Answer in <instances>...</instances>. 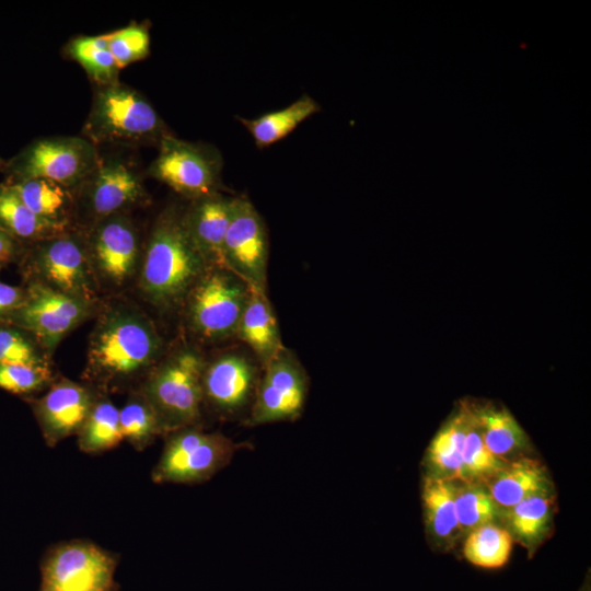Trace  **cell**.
Returning <instances> with one entry per match:
<instances>
[{
    "label": "cell",
    "mask_w": 591,
    "mask_h": 591,
    "mask_svg": "<svg viewBox=\"0 0 591 591\" xmlns=\"http://www.w3.org/2000/svg\"><path fill=\"white\" fill-rule=\"evenodd\" d=\"M209 269L184 224L183 213L171 209L155 222L140 273L147 299L161 309L185 302L188 293Z\"/></svg>",
    "instance_id": "obj_1"
},
{
    "label": "cell",
    "mask_w": 591,
    "mask_h": 591,
    "mask_svg": "<svg viewBox=\"0 0 591 591\" xmlns=\"http://www.w3.org/2000/svg\"><path fill=\"white\" fill-rule=\"evenodd\" d=\"M162 348L161 337L144 315L118 309L100 322L89 348V379L117 386L150 368Z\"/></svg>",
    "instance_id": "obj_2"
},
{
    "label": "cell",
    "mask_w": 591,
    "mask_h": 591,
    "mask_svg": "<svg viewBox=\"0 0 591 591\" xmlns=\"http://www.w3.org/2000/svg\"><path fill=\"white\" fill-rule=\"evenodd\" d=\"M83 134L95 146H159L170 135L151 103L137 90L119 82L101 85L95 91Z\"/></svg>",
    "instance_id": "obj_3"
},
{
    "label": "cell",
    "mask_w": 591,
    "mask_h": 591,
    "mask_svg": "<svg viewBox=\"0 0 591 591\" xmlns=\"http://www.w3.org/2000/svg\"><path fill=\"white\" fill-rule=\"evenodd\" d=\"M205 367L198 351L183 348L157 366L139 389L155 412L164 437L197 426L201 419Z\"/></svg>",
    "instance_id": "obj_4"
},
{
    "label": "cell",
    "mask_w": 591,
    "mask_h": 591,
    "mask_svg": "<svg viewBox=\"0 0 591 591\" xmlns=\"http://www.w3.org/2000/svg\"><path fill=\"white\" fill-rule=\"evenodd\" d=\"M101 161L96 146L84 137H48L34 140L4 163L7 182L45 178L79 188Z\"/></svg>",
    "instance_id": "obj_5"
},
{
    "label": "cell",
    "mask_w": 591,
    "mask_h": 591,
    "mask_svg": "<svg viewBox=\"0 0 591 591\" xmlns=\"http://www.w3.org/2000/svg\"><path fill=\"white\" fill-rule=\"evenodd\" d=\"M239 444L219 432L197 426L166 436L151 478L158 484H199L210 479L230 463Z\"/></svg>",
    "instance_id": "obj_6"
},
{
    "label": "cell",
    "mask_w": 591,
    "mask_h": 591,
    "mask_svg": "<svg viewBox=\"0 0 591 591\" xmlns=\"http://www.w3.org/2000/svg\"><path fill=\"white\" fill-rule=\"evenodd\" d=\"M117 565L116 554L93 542H61L42 557L38 591H120Z\"/></svg>",
    "instance_id": "obj_7"
},
{
    "label": "cell",
    "mask_w": 591,
    "mask_h": 591,
    "mask_svg": "<svg viewBox=\"0 0 591 591\" xmlns=\"http://www.w3.org/2000/svg\"><path fill=\"white\" fill-rule=\"evenodd\" d=\"M250 292L229 269L209 268L185 300L192 331L207 341L234 336Z\"/></svg>",
    "instance_id": "obj_8"
},
{
    "label": "cell",
    "mask_w": 591,
    "mask_h": 591,
    "mask_svg": "<svg viewBox=\"0 0 591 591\" xmlns=\"http://www.w3.org/2000/svg\"><path fill=\"white\" fill-rule=\"evenodd\" d=\"M222 161L215 149L165 136L148 169L150 176L179 195L198 200L219 194Z\"/></svg>",
    "instance_id": "obj_9"
},
{
    "label": "cell",
    "mask_w": 591,
    "mask_h": 591,
    "mask_svg": "<svg viewBox=\"0 0 591 591\" xmlns=\"http://www.w3.org/2000/svg\"><path fill=\"white\" fill-rule=\"evenodd\" d=\"M25 291L23 303L2 322L27 332L46 350H53L92 311V301L62 293L40 281Z\"/></svg>",
    "instance_id": "obj_10"
},
{
    "label": "cell",
    "mask_w": 591,
    "mask_h": 591,
    "mask_svg": "<svg viewBox=\"0 0 591 591\" xmlns=\"http://www.w3.org/2000/svg\"><path fill=\"white\" fill-rule=\"evenodd\" d=\"M263 369L248 424L258 426L297 419L305 404L309 381L296 355L283 347Z\"/></svg>",
    "instance_id": "obj_11"
},
{
    "label": "cell",
    "mask_w": 591,
    "mask_h": 591,
    "mask_svg": "<svg viewBox=\"0 0 591 591\" xmlns=\"http://www.w3.org/2000/svg\"><path fill=\"white\" fill-rule=\"evenodd\" d=\"M268 254L267 231L260 215L248 199L234 197L224 240L227 269L251 289L266 292Z\"/></svg>",
    "instance_id": "obj_12"
},
{
    "label": "cell",
    "mask_w": 591,
    "mask_h": 591,
    "mask_svg": "<svg viewBox=\"0 0 591 591\" xmlns=\"http://www.w3.org/2000/svg\"><path fill=\"white\" fill-rule=\"evenodd\" d=\"M34 267L40 282L62 293L88 301L93 299V283L86 246L66 231L37 242Z\"/></svg>",
    "instance_id": "obj_13"
},
{
    "label": "cell",
    "mask_w": 591,
    "mask_h": 591,
    "mask_svg": "<svg viewBox=\"0 0 591 591\" xmlns=\"http://www.w3.org/2000/svg\"><path fill=\"white\" fill-rule=\"evenodd\" d=\"M97 397L91 387L62 379L33 401V413L46 444L53 448L77 436Z\"/></svg>",
    "instance_id": "obj_14"
},
{
    "label": "cell",
    "mask_w": 591,
    "mask_h": 591,
    "mask_svg": "<svg viewBox=\"0 0 591 591\" xmlns=\"http://www.w3.org/2000/svg\"><path fill=\"white\" fill-rule=\"evenodd\" d=\"M257 367L244 354L229 351L206 363L204 404L222 415H233L253 402L258 383Z\"/></svg>",
    "instance_id": "obj_15"
},
{
    "label": "cell",
    "mask_w": 591,
    "mask_h": 591,
    "mask_svg": "<svg viewBox=\"0 0 591 591\" xmlns=\"http://www.w3.org/2000/svg\"><path fill=\"white\" fill-rule=\"evenodd\" d=\"M88 255L109 282L120 285L132 274L139 255V240L131 221L123 213L94 223Z\"/></svg>",
    "instance_id": "obj_16"
},
{
    "label": "cell",
    "mask_w": 591,
    "mask_h": 591,
    "mask_svg": "<svg viewBox=\"0 0 591 591\" xmlns=\"http://www.w3.org/2000/svg\"><path fill=\"white\" fill-rule=\"evenodd\" d=\"M83 188L86 207L95 223L146 199L147 194L139 175L118 159L101 158Z\"/></svg>",
    "instance_id": "obj_17"
},
{
    "label": "cell",
    "mask_w": 591,
    "mask_h": 591,
    "mask_svg": "<svg viewBox=\"0 0 591 591\" xmlns=\"http://www.w3.org/2000/svg\"><path fill=\"white\" fill-rule=\"evenodd\" d=\"M234 197L220 193L194 200L183 213L185 228L209 268H225L224 240L230 223Z\"/></svg>",
    "instance_id": "obj_18"
},
{
    "label": "cell",
    "mask_w": 591,
    "mask_h": 591,
    "mask_svg": "<svg viewBox=\"0 0 591 591\" xmlns=\"http://www.w3.org/2000/svg\"><path fill=\"white\" fill-rule=\"evenodd\" d=\"M482 484L489 493L500 515L525 498L552 493L546 467L538 460L528 455L508 461Z\"/></svg>",
    "instance_id": "obj_19"
},
{
    "label": "cell",
    "mask_w": 591,
    "mask_h": 591,
    "mask_svg": "<svg viewBox=\"0 0 591 591\" xmlns=\"http://www.w3.org/2000/svg\"><path fill=\"white\" fill-rule=\"evenodd\" d=\"M483 441L490 453L503 462L524 455L528 437L511 413L499 405L468 403Z\"/></svg>",
    "instance_id": "obj_20"
},
{
    "label": "cell",
    "mask_w": 591,
    "mask_h": 591,
    "mask_svg": "<svg viewBox=\"0 0 591 591\" xmlns=\"http://www.w3.org/2000/svg\"><path fill=\"white\" fill-rule=\"evenodd\" d=\"M235 336L251 348L262 367L285 347L266 292L251 289Z\"/></svg>",
    "instance_id": "obj_21"
},
{
    "label": "cell",
    "mask_w": 591,
    "mask_h": 591,
    "mask_svg": "<svg viewBox=\"0 0 591 591\" xmlns=\"http://www.w3.org/2000/svg\"><path fill=\"white\" fill-rule=\"evenodd\" d=\"M0 229L14 241L39 242L66 231L34 213L8 183H0Z\"/></svg>",
    "instance_id": "obj_22"
},
{
    "label": "cell",
    "mask_w": 591,
    "mask_h": 591,
    "mask_svg": "<svg viewBox=\"0 0 591 591\" xmlns=\"http://www.w3.org/2000/svg\"><path fill=\"white\" fill-rule=\"evenodd\" d=\"M456 482L428 475L422 486V502L427 526L432 536L451 545L461 536L455 509Z\"/></svg>",
    "instance_id": "obj_23"
},
{
    "label": "cell",
    "mask_w": 591,
    "mask_h": 591,
    "mask_svg": "<svg viewBox=\"0 0 591 591\" xmlns=\"http://www.w3.org/2000/svg\"><path fill=\"white\" fill-rule=\"evenodd\" d=\"M320 109L314 99L303 94L285 108L252 119L243 117H237V119L248 130L256 147L263 149L287 137Z\"/></svg>",
    "instance_id": "obj_24"
},
{
    "label": "cell",
    "mask_w": 591,
    "mask_h": 591,
    "mask_svg": "<svg viewBox=\"0 0 591 591\" xmlns=\"http://www.w3.org/2000/svg\"><path fill=\"white\" fill-rule=\"evenodd\" d=\"M466 426L467 415L462 404L429 444L428 461L433 471L430 475L463 482L462 452Z\"/></svg>",
    "instance_id": "obj_25"
},
{
    "label": "cell",
    "mask_w": 591,
    "mask_h": 591,
    "mask_svg": "<svg viewBox=\"0 0 591 591\" xmlns=\"http://www.w3.org/2000/svg\"><path fill=\"white\" fill-rule=\"evenodd\" d=\"M5 183L12 186L34 213L67 227L73 201L71 188L45 178H26Z\"/></svg>",
    "instance_id": "obj_26"
},
{
    "label": "cell",
    "mask_w": 591,
    "mask_h": 591,
    "mask_svg": "<svg viewBox=\"0 0 591 591\" xmlns=\"http://www.w3.org/2000/svg\"><path fill=\"white\" fill-rule=\"evenodd\" d=\"M554 495L552 493L533 495L503 512L507 526L513 541L534 547L546 534L553 517Z\"/></svg>",
    "instance_id": "obj_27"
},
{
    "label": "cell",
    "mask_w": 591,
    "mask_h": 591,
    "mask_svg": "<svg viewBox=\"0 0 591 591\" xmlns=\"http://www.w3.org/2000/svg\"><path fill=\"white\" fill-rule=\"evenodd\" d=\"M77 437L79 449L86 454L116 448L124 440L119 409L108 398L99 395Z\"/></svg>",
    "instance_id": "obj_28"
},
{
    "label": "cell",
    "mask_w": 591,
    "mask_h": 591,
    "mask_svg": "<svg viewBox=\"0 0 591 591\" xmlns=\"http://www.w3.org/2000/svg\"><path fill=\"white\" fill-rule=\"evenodd\" d=\"M512 544L510 532L505 526L491 522L465 535L463 555L474 566L496 569L509 561Z\"/></svg>",
    "instance_id": "obj_29"
},
{
    "label": "cell",
    "mask_w": 591,
    "mask_h": 591,
    "mask_svg": "<svg viewBox=\"0 0 591 591\" xmlns=\"http://www.w3.org/2000/svg\"><path fill=\"white\" fill-rule=\"evenodd\" d=\"M66 53L99 86L118 82L119 68L109 50L105 34L74 37L66 46Z\"/></svg>",
    "instance_id": "obj_30"
},
{
    "label": "cell",
    "mask_w": 591,
    "mask_h": 591,
    "mask_svg": "<svg viewBox=\"0 0 591 591\" xmlns=\"http://www.w3.org/2000/svg\"><path fill=\"white\" fill-rule=\"evenodd\" d=\"M119 425L123 439L137 451L144 450L158 437L164 436L155 412L139 390L119 409Z\"/></svg>",
    "instance_id": "obj_31"
},
{
    "label": "cell",
    "mask_w": 591,
    "mask_h": 591,
    "mask_svg": "<svg viewBox=\"0 0 591 591\" xmlns=\"http://www.w3.org/2000/svg\"><path fill=\"white\" fill-rule=\"evenodd\" d=\"M455 509L461 535L500 517L486 487L479 482H456Z\"/></svg>",
    "instance_id": "obj_32"
},
{
    "label": "cell",
    "mask_w": 591,
    "mask_h": 591,
    "mask_svg": "<svg viewBox=\"0 0 591 591\" xmlns=\"http://www.w3.org/2000/svg\"><path fill=\"white\" fill-rule=\"evenodd\" d=\"M463 404L467 415L462 452L463 482L483 483L497 473L507 462L499 460L488 451L474 420L468 402Z\"/></svg>",
    "instance_id": "obj_33"
},
{
    "label": "cell",
    "mask_w": 591,
    "mask_h": 591,
    "mask_svg": "<svg viewBox=\"0 0 591 591\" xmlns=\"http://www.w3.org/2000/svg\"><path fill=\"white\" fill-rule=\"evenodd\" d=\"M44 350L27 332L0 322V362L49 367Z\"/></svg>",
    "instance_id": "obj_34"
},
{
    "label": "cell",
    "mask_w": 591,
    "mask_h": 591,
    "mask_svg": "<svg viewBox=\"0 0 591 591\" xmlns=\"http://www.w3.org/2000/svg\"><path fill=\"white\" fill-rule=\"evenodd\" d=\"M105 35L119 69L144 59L150 53V35L144 24H130Z\"/></svg>",
    "instance_id": "obj_35"
},
{
    "label": "cell",
    "mask_w": 591,
    "mask_h": 591,
    "mask_svg": "<svg viewBox=\"0 0 591 591\" xmlns=\"http://www.w3.org/2000/svg\"><path fill=\"white\" fill-rule=\"evenodd\" d=\"M49 367L0 362V389L18 395H30L53 383Z\"/></svg>",
    "instance_id": "obj_36"
},
{
    "label": "cell",
    "mask_w": 591,
    "mask_h": 591,
    "mask_svg": "<svg viewBox=\"0 0 591 591\" xmlns=\"http://www.w3.org/2000/svg\"><path fill=\"white\" fill-rule=\"evenodd\" d=\"M25 296V289L0 281V322L23 303Z\"/></svg>",
    "instance_id": "obj_37"
},
{
    "label": "cell",
    "mask_w": 591,
    "mask_h": 591,
    "mask_svg": "<svg viewBox=\"0 0 591 591\" xmlns=\"http://www.w3.org/2000/svg\"><path fill=\"white\" fill-rule=\"evenodd\" d=\"M15 253V241L0 229V268L10 263Z\"/></svg>",
    "instance_id": "obj_38"
},
{
    "label": "cell",
    "mask_w": 591,
    "mask_h": 591,
    "mask_svg": "<svg viewBox=\"0 0 591 591\" xmlns=\"http://www.w3.org/2000/svg\"><path fill=\"white\" fill-rule=\"evenodd\" d=\"M4 163H5V162L0 158V171L3 170Z\"/></svg>",
    "instance_id": "obj_39"
}]
</instances>
